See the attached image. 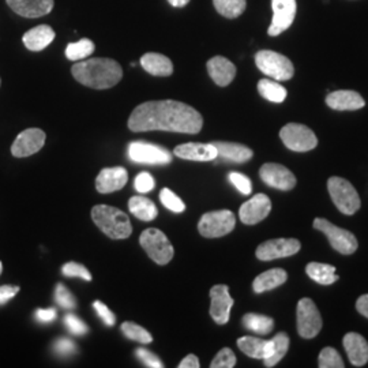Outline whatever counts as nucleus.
I'll return each mask as SVG.
<instances>
[{
	"instance_id": "1",
	"label": "nucleus",
	"mask_w": 368,
	"mask_h": 368,
	"mask_svg": "<svg viewBox=\"0 0 368 368\" xmlns=\"http://www.w3.org/2000/svg\"><path fill=\"white\" fill-rule=\"evenodd\" d=\"M203 119L193 107L174 101H148L138 105L129 119V129L136 133L171 131L182 134H198Z\"/></svg>"
},
{
	"instance_id": "2",
	"label": "nucleus",
	"mask_w": 368,
	"mask_h": 368,
	"mask_svg": "<svg viewBox=\"0 0 368 368\" xmlns=\"http://www.w3.org/2000/svg\"><path fill=\"white\" fill-rule=\"evenodd\" d=\"M71 73L79 83L93 89L114 88L123 77L121 66L107 58L79 60L73 66Z\"/></svg>"
},
{
	"instance_id": "3",
	"label": "nucleus",
	"mask_w": 368,
	"mask_h": 368,
	"mask_svg": "<svg viewBox=\"0 0 368 368\" xmlns=\"http://www.w3.org/2000/svg\"><path fill=\"white\" fill-rule=\"evenodd\" d=\"M92 218L98 228L111 239H127L133 232L129 215L117 208L97 205L92 209Z\"/></svg>"
},
{
	"instance_id": "4",
	"label": "nucleus",
	"mask_w": 368,
	"mask_h": 368,
	"mask_svg": "<svg viewBox=\"0 0 368 368\" xmlns=\"http://www.w3.org/2000/svg\"><path fill=\"white\" fill-rule=\"evenodd\" d=\"M328 190L333 203L341 213L352 215L360 209V196L347 179L331 176L328 180Z\"/></svg>"
},
{
	"instance_id": "5",
	"label": "nucleus",
	"mask_w": 368,
	"mask_h": 368,
	"mask_svg": "<svg viewBox=\"0 0 368 368\" xmlns=\"http://www.w3.org/2000/svg\"><path fill=\"white\" fill-rule=\"evenodd\" d=\"M256 67L274 81H290L295 74L291 60L274 51L263 49L255 55Z\"/></svg>"
},
{
	"instance_id": "6",
	"label": "nucleus",
	"mask_w": 368,
	"mask_h": 368,
	"mask_svg": "<svg viewBox=\"0 0 368 368\" xmlns=\"http://www.w3.org/2000/svg\"><path fill=\"white\" fill-rule=\"evenodd\" d=\"M312 227L325 233V236L329 239L331 247L343 255H352L359 247L357 239L355 237L353 233L331 224L326 218H319V217L315 218Z\"/></svg>"
},
{
	"instance_id": "7",
	"label": "nucleus",
	"mask_w": 368,
	"mask_h": 368,
	"mask_svg": "<svg viewBox=\"0 0 368 368\" xmlns=\"http://www.w3.org/2000/svg\"><path fill=\"white\" fill-rule=\"evenodd\" d=\"M139 243L146 254L158 265H167L174 258V247L168 237L160 230L150 228L143 231Z\"/></svg>"
},
{
	"instance_id": "8",
	"label": "nucleus",
	"mask_w": 368,
	"mask_h": 368,
	"mask_svg": "<svg viewBox=\"0 0 368 368\" xmlns=\"http://www.w3.org/2000/svg\"><path fill=\"white\" fill-rule=\"evenodd\" d=\"M280 138L290 150L297 153L310 152L318 145V138L314 131L299 123H288L284 126L280 131Z\"/></svg>"
},
{
	"instance_id": "9",
	"label": "nucleus",
	"mask_w": 368,
	"mask_h": 368,
	"mask_svg": "<svg viewBox=\"0 0 368 368\" xmlns=\"http://www.w3.org/2000/svg\"><path fill=\"white\" fill-rule=\"evenodd\" d=\"M236 225L235 214L231 210H217L205 213L198 224V231L208 239L225 236L233 231Z\"/></svg>"
},
{
	"instance_id": "10",
	"label": "nucleus",
	"mask_w": 368,
	"mask_h": 368,
	"mask_svg": "<svg viewBox=\"0 0 368 368\" xmlns=\"http://www.w3.org/2000/svg\"><path fill=\"white\" fill-rule=\"evenodd\" d=\"M296 316H297V333L302 338L311 340L316 337L322 330L321 312L316 309L315 303L309 297H303L297 303Z\"/></svg>"
},
{
	"instance_id": "11",
	"label": "nucleus",
	"mask_w": 368,
	"mask_h": 368,
	"mask_svg": "<svg viewBox=\"0 0 368 368\" xmlns=\"http://www.w3.org/2000/svg\"><path fill=\"white\" fill-rule=\"evenodd\" d=\"M129 158L136 164H150V165H167L172 161V155L158 145L148 143L143 141H136L129 145Z\"/></svg>"
},
{
	"instance_id": "12",
	"label": "nucleus",
	"mask_w": 368,
	"mask_h": 368,
	"mask_svg": "<svg viewBox=\"0 0 368 368\" xmlns=\"http://www.w3.org/2000/svg\"><path fill=\"white\" fill-rule=\"evenodd\" d=\"M302 244L297 239H271L256 249L255 255L259 261H273L287 258L300 251Z\"/></svg>"
},
{
	"instance_id": "13",
	"label": "nucleus",
	"mask_w": 368,
	"mask_h": 368,
	"mask_svg": "<svg viewBox=\"0 0 368 368\" xmlns=\"http://www.w3.org/2000/svg\"><path fill=\"white\" fill-rule=\"evenodd\" d=\"M271 7L273 20L268 33L275 37L291 28L296 16V0H271Z\"/></svg>"
},
{
	"instance_id": "14",
	"label": "nucleus",
	"mask_w": 368,
	"mask_h": 368,
	"mask_svg": "<svg viewBox=\"0 0 368 368\" xmlns=\"http://www.w3.org/2000/svg\"><path fill=\"white\" fill-rule=\"evenodd\" d=\"M259 176L268 186L277 190L290 191L296 186L295 174L281 164H275V162L263 164L259 170Z\"/></svg>"
},
{
	"instance_id": "15",
	"label": "nucleus",
	"mask_w": 368,
	"mask_h": 368,
	"mask_svg": "<svg viewBox=\"0 0 368 368\" xmlns=\"http://www.w3.org/2000/svg\"><path fill=\"white\" fill-rule=\"evenodd\" d=\"M271 210V202L269 196L265 194H256L242 205L239 210V217L243 224L254 225L263 221Z\"/></svg>"
},
{
	"instance_id": "16",
	"label": "nucleus",
	"mask_w": 368,
	"mask_h": 368,
	"mask_svg": "<svg viewBox=\"0 0 368 368\" xmlns=\"http://www.w3.org/2000/svg\"><path fill=\"white\" fill-rule=\"evenodd\" d=\"M210 315L215 324L225 325L230 321V314L232 309L233 299L230 295L227 285H214L210 290Z\"/></svg>"
},
{
	"instance_id": "17",
	"label": "nucleus",
	"mask_w": 368,
	"mask_h": 368,
	"mask_svg": "<svg viewBox=\"0 0 368 368\" xmlns=\"http://www.w3.org/2000/svg\"><path fill=\"white\" fill-rule=\"evenodd\" d=\"M45 143V133L40 129H28L22 131L11 146L14 157H29L37 153Z\"/></svg>"
},
{
	"instance_id": "18",
	"label": "nucleus",
	"mask_w": 368,
	"mask_h": 368,
	"mask_svg": "<svg viewBox=\"0 0 368 368\" xmlns=\"http://www.w3.org/2000/svg\"><path fill=\"white\" fill-rule=\"evenodd\" d=\"M129 180V172L123 167L105 168L98 174L96 189L101 194H109L121 190Z\"/></svg>"
},
{
	"instance_id": "19",
	"label": "nucleus",
	"mask_w": 368,
	"mask_h": 368,
	"mask_svg": "<svg viewBox=\"0 0 368 368\" xmlns=\"http://www.w3.org/2000/svg\"><path fill=\"white\" fill-rule=\"evenodd\" d=\"M8 7L25 18H39L54 8V0H6Z\"/></svg>"
},
{
	"instance_id": "20",
	"label": "nucleus",
	"mask_w": 368,
	"mask_h": 368,
	"mask_svg": "<svg viewBox=\"0 0 368 368\" xmlns=\"http://www.w3.org/2000/svg\"><path fill=\"white\" fill-rule=\"evenodd\" d=\"M174 155L183 160H191V161H213L217 157V149L213 143H184L176 146L174 150Z\"/></svg>"
},
{
	"instance_id": "21",
	"label": "nucleus",
	"mask_w": 368,
	"mask_h": 368,
	"mask_svg": "<svg viewBox=\"0 0 368 368\" xmlns=\"http://www.w3.org/2000/svg\"><path fill=\"white\" fill-rule=\"evenodd\" d=\"M344 348L349 362L356 367H363L368 363V343L359 333H348L344 337Z\"/></svg>"
},
{
	"instance_id": "22",
	"label": "nucleus",
	"mask_w": 368,
	"mask_h": 368,
	"mask_svg": "<svg viewBox=\"0 0 368 368\" xmlns=\"http://www.w3.org/2000/svg\"><path fill=\"white\" fill-rule=\"evenodd\" d=\"M326 104L334 111H357L366 105V101L357 92L336 90L328 95Z\"/></svg>"
},
{
	"instance_id": "23",
	"label": "nucleus",
	"mask_w": 368,
	"mask_h": 368,
	"mask_svg": "<svg viewBox=\"0 0 368 368\" xmlns=\"http://www.w3.org/2000/svg\"><path fill=\"white\" fill-rule=\"evenodd\" d=\"M208 73L213 79L214 83L224 88L228 86L236 76V67L231 60L224 57H214L206 64Z\"/></svg>"
},
{
	"instance_id": "24",
	"label": "nucleus",
	"mask_w": 368,
	"mask_h": 368,
	"mask_svg": "<svg viewBox=\"0 0 368 368\" xmlns=\"http://www.w3.org/2000/svg\"><path fill=\"white\" fill-rule=\"evenodd\" d=\"M55 40V32L48 25H40L23 35V44L29 51L39 52Z\"/></svg>"
},
{
	"instance_id": "25",
	"label": "nucleus",
	"mask_w": 368,
	"mask_h": 368,
	"mask_svg": "<svg viewBox=\"0 0 368 368\" xmlns=\"http://www.w3.org/2000/svg\"><path fill=\"white\" fill-rule=\"evenodd\" d=\"M214 148L217 149L218 157L236 162V164H244L250 161L254 155L250 148L240 145V143H232V142H213Z\"/></svg>"
},
{
	"instance_id": "26",
	"label": "nucleus",
	"mask_w": 368,
	"mask_h": 368,
	"mask_svg": "<svg viewBox=\"0 0 368 368\" xmlns=\"http://www.w3.org/2000/svg\"><path fill=\"white\" fill-rule=\"evenodd\" d=\"M141 66L155 77H170L174 73V64L170 58L155 52L145 54L141 58Z\"/></svg>"
},
{
	"instance_id": "27",
	"label": "nucleus",
	"mask_w": 368,
	"mask_h": 368,
	"mask_svg": "<svg viewBox=\"0 0 368 368\" xmlns=\"http://www.w3.org/2000/svg\"><path fill=\"white\" fill-rule=\"evenodd\" d=\"M287 278H288V274L284 269H280V268L271 269V271L259 274L254 280L252 290L255 293L271 291V290H275L277 287H281L283 284H285Z\"/></svg>"
},
{
	"instance_id": "28",
	"label": "nucleus",
	"mask_w": 368,
	"mask_h": 368,
	"mask_svg": "<svg viewBox=\"0 0 368 368\" xmlns=\"http://www.w3.org/2000/svg\"><path fill=\"white\" fill-rule=\"evenodd\" d=\"M237 347L243 353L250 356L252 359L265 360L271 355V340H261L256 337H242L237 340Z\"/></svg>"
},
{
	"instance_id": "29",
	"label": "nucleus",
	"mask_w": 368,
	"mask_h": 368,
	"mask_svg": "<svg viewBox=\"0 0 368 368\" xmlns=\"http://www.w3.org/2000/svg\"><path fill=\"white\" fill-rule=\"evenodd\" d=\"M306 273L311 280L321 285H331L338 280V275L336 274V268L328 263L310 262L306 268Z\"/></svg>"
},
{
	"instance_id": "30",
	"label": "nucleus",
	"mask_w": 368,
	"mask_h": 368,
	"mask_svg": "<svg viewBox=\"0 0 368 368\" xmlns=\"http://www.w3.org/2000/svg\"><path fill=\"white\" fill-rule=\"evenodd\" d=\"M129 209L141 221H153L158 214L155 202L145 196H133L129 201Z\"/></svg>"
},
{
	"instance_id": "31",
	"label": "nucleus",
	"mask_w": 368,
	"mask_h": 368,
	"mask_svg": "<svg viewBox=\"0 0 368 368\" xmlns=\"http://www.w3.org/2000/svg\"><path fill=\"white\" fill-rule=\"evenodd\" d=\"M290 349V337L287 333H278L271 338V355L263 360L266 367H274L283 360Z\"/></svg>"
},
{
	"instance_id": "32",
	"label": "nucleus",
	"mask_w": 368,
	"mask_h": 368,
	"mask_svg": "<svg viewBox=\"0 0 368 368\" xmlns=\"http://www.w3.org/2000/svg\"><path fill=\"white\" fill-rule=\"evenodd\" d=\"M258 92L262 97L266 98L271 102H277V104L284 102L288 95L287 89L283 85H280L277 81L268 79V78L261 79L258 82Z\"/></svg>"
},
{
	"instance_id": "33",
	"label": "nucleus",
	"mask_w": 368,
	"mask_h": 368,
	"mask_svg": "<svg viewBox=\"0 0 368 368\" xmlns=\"http://www.w3.org/2000/svg\"><path fill=\"white\" fill-rule=\"evenodd\" d=\"M243 325L244 328L251 330L256 334H269L274 328V321L271 316L250 312L243 316Z\"/></svg>"
},
{
	"instance_id": "34",
	"label": "nucleus",
	"mask_w": 368,
	"mask_h": 368,
	"mask_svg": "<svg viewBox=\"0 0 368 368\" xmlns=\"http://www.w3.org/2000/svg\"><path fill=\"white\" fill-rule=\"evenodd\" d=\"M213 4L218 14L233 20L244 13L247 7V0H213Z\"/></svg>"
},
{
	"instance_id": "35",
	"label": "nucleus",
	"mask_w": 368,
	"mask_h": 368,
	"mask_svg": "<svg viewBox=\"0 0 368 368\" xmlns=\"http://www.w3.org/2000/svg\"><path fill=\"white\" fill-rule=\"evenodd\" d=\"M95 42L92 40L82 39L77 42H71L66 48V57L69 60L79 61L85 60L95 52Z\"/></svg>"
},
{
	"instance_id": "36",
	"label": "nucleus",
	"mask_w": 368,
	"mask_h": 368,
	"mask_svg": "<svg viewBox=\"0 0 368 368\" xmlns=\"http://www.w3.org/2000/svg\"><path fill=\"white\" fill-rule=\"evenodd\" d=\"M121 331L127 338L136 341V343H141V344H150L153 341V337L150 336V333L148 330L143 329L142 326L133 324V322H124L121 325Z\"/></svg>"
},
{
	"instance_id": "37",
	"label": "nucleus",
	"mask_w": 368,
	"mask_h": 368,
	"mask_svg": "<svg viewBox=\"0 0 368 368\" xmlns=\"http://www.w3.org/2000/svg\"><path fill=\"white\" fill-rule=\"evenodd\" d=\"M318 366L321 368H344V360L334 348H324L318 357Z\"/></svg>"
},
{
	"instance_id": "38",
	"label": "nucleus",
	"mask_w": 368,
	"mask_h": 368,
	"mask_svg": "<svg viewBox=\"0 0 368 368\" xmlns=\"http://www.w3.org/2000/svg\"><path fill=\"white\" fill-rule=\"evenodd\" d=\"M160 201H161V203L167 209L172 210L174 213H183L186 210L184 202L177 195L174 194V191H171L170 189H162L161 190Z\"/></svg>"
},
{
	"instance_id": "39",
	"label": "nucleus",
	"mask_w": 368,
	"mask_h": 368,
	"mask_svg": "<svg viewBox=\"0 0 368 368\" xmlns=\"http://www.w3.org/2000/svg\"><path fill=\"white\" fill-rule=\"evenodd\" d=\"M236 366V356L232 349H221L217 356L214 357L213 362L210 363L212 368H232Z\"/></svg>"
},
{
	"instance_id": "40",
	"label": "nucleus",
	"mask_w": 368,
	"mask_h": 368,
	"mask_svg": "<svg viewBox=\"0 0 368 368\" xmlns=\"http://www.w3.org/2000/svg\"><path fill=\"white\" fill-rule=\"evenodd\" d=\"M61 273L64 277H78L82 278L85 281H92V275L89 271L81 265V263H76V262H69L61 268Z\"/></svg>"
},
{
	"instance_id": "41",
	"label": "nucleus",
	"mask_w": 368,
	"mask_h": 368,
	"mask_svg": "<svg viewBox=\"0 0 368 368\" xmlns=\"http://www.w3.org/2000/svg\"><path fill=\"white\" fill-rule=\"evenodd\" d=\"M228 179L242 194H251V180L246 174H239V172H231V174H228Z\"/></svg>"
},
{
	"instance_id": "42",
	"label": "nucleus",
	"mask_w": 368,
	"mask_h": 368,
	"mask_svg": "<svg viewBox=\"0 0 368 368\" xmlns=\"http://www.w3.org/2000/svg\"><path fill=\"white\" fill-rule=\"evenodd\" d=\"M55 300L60 307L63 309H74L76 307V299L74 296L67 291V288L63 284H59L55 291Z\"/></svg>"
},
{
	"instance_id": "43",
	"label": "nucleus",
	"mask_w": 368,
	"mask_h": 368,
	"mask_svg": "<svg viewBox=\"0 0 368 368\" xmlns=\"http://www.w3.org/2000/svg\"><path fill=\"white\" fill-rule=\"evenodd\" d=\"M134 186H136V191L141 193V194L150 193V191L155 189V179H153V176L149 174V172H141V174H138L136 177Z\"/></svg>"
},
{
	"instance_id": "44",
	"label": "nucleus",
	"mask_w": 368,
	"mask_h": 368,
	"mask_svg": "<svg viewBox=\"0 0 368 368\" xmlns=\"http://www.w3.org/2000/svg\"><path fill=\"white\" fill-rule=\"evenodd\" d=\"M136 357L148 367L162 368L164 364L161 363V360L155 356L153 352L146 350V349L139 348L136 350Z\"/></svg>"
},
{
	"instance_id": "45",
	"label": "nucleus",
	"mask_w": 368,
	"mask_h": 368,
	"mask_svg": "<svg viewBox=\"0 0 368 368\" xmlns=\"http://www.w3.org/2000/svg\"><path fill=\"white\" fill-rule=\"evenodd\" d=\"M64 324L67 326V329L70 330V333L76 334V336H82L88 333V326L85 325V322H82L78 316L69 314L64 316Z\"/></svg>"
},
{
	"instance_id": "46",
	"label": "nucleus",
	"mask_w": 368,
	"mask_h": 368,
	"mask_svg": "<svg viewBox=\"0 0 368 368\" xmlns=\"http://www.w3.org/2000/svg\"><path fill=\"white\" fill-rule=\"evenodd\" d=\"M93 309L96 310L98 314V316L102 319V322L107 325V326H114L115 322H117V316L112 311L109 310L102 302H95L93 303Z\"/></svg>"
},
{
	"instance_id": "47",
	"label": "nucleus",
	"mask_w": 368,
	"mask_h": 368,
	"mask_svg": "<svg viewBox=\"0 0 368 368\" xmlns=\"http://www.w3.org/2000/svg\"><path fill=\"white\" fill-rule=\"evenodd\" d=\"M54 349L60 356H70L76 352V344L67 338H61L55 343Z\"/></svg>"
},
{
	"instance_id": "48",
	"label": "nucleus",
	"mask_w": 368,
	"mask_h": 368,
	"mask_svg": "<svg viewBox=\"0 0 368 368\" xmlns=\"http://www.w3.org/2000/svg\"><path fill=\"white\" fill-rule=\"evenodd\" d=\"M18 292H20L18 287H13V285L0 287V306L6 304L8 300H11Z\"/></svg>"
},
{
	"instance_id": "49",
	"label": "nucleus",
	"mask_w": 368,
	"mask_h": 368,
	"mask_svg": "<svg viewBox=\"0 0 368 368\" xmlns=\"http://www.w3.org/2000/svg\"><path fill=\"white\" fill-rule=\"evenodd\" d=\"M57 310L54 309H40L36 311V318L41 324H49L57 319Z\"/></svg>"
},
{
	"instance_id": "50",
	"label": "nucleus",
	"mask_w": 368,
	"mask_h": 368,
	"mask_svg": "<svg viewBox=\"0 0 368 368\" xmlns=\"http://www.w3.org/2000/svg\"><path fill=\"white\" fill-rule=\"evenodd\" d=\"M199 366V359L195 355H189L180 362L179 368H198Z\"/></svg>"
},
{
	"instance_id": "51",
	"label": "nucleus",
	"mask_w": 368,
	"mask_h": 368,
	"mask_svg": "<svg viewBox=\"0 0 368 368\" xmlns=\"http://www.w3.org/2000/svg\"><path fill=\"white\" fill-rule=\"evenodd\" d=\"M357 311L368 319V295H362L356 302Z\"/></svg>"
},
{
	"instance_id": "52",
	"label": "nucleus",
	"mask_w": 368,
	"mask_h": 368,
	"mask_svg": "<svg viewBox=\"0 0 368 368\" xmlns=\"http://www.w3.org/2000/svg\"><path fill=\"white\" fill-rule=\"evenodd\" d=\"M174 7H184L189 4L190 0H168Z\"/></svg>"
},
{
	"instance_id": "53",
	"label": "nucleus",
	"mask_w": 368,
	"mask_h": 368,
	"mask_svg": "<svg viewBox=\"0 0 368 368\" xmlns=\"http://www.w3.org/2000/svg\"><path fill=\"white\" fill-rule=\"evenodd\" d=\"M1 269H3V266H1V262H0V273H1Z\"/></svg>"
}]
</instances>
